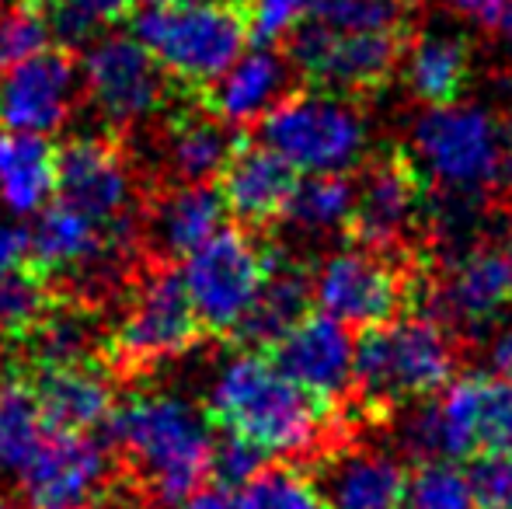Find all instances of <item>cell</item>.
Returning <instances> with one entry per match:
<instances>
[{
  "label": "cell",
  "instance_id": "obj_48",
  "mask_svg": "<svg viewBox=\"0 0 512 509\" xmlns=\"http://www.w3.org/2000/svg\"><path fill=\"white\" fill-rule=\"evenodd\" d=\"M0 509H18V506H14V503H11V499H7V496H0Z\"/></svg>",
  "mask_w": 512,
  "mask_h": 509
},
{
  "label": "cell",
  "instance_id": "obj_15",
  "mask_svg": "<svg viewBox=\"0 0 512 509\" xmlns=\"http://www.w3.org/2000/svg\"><path fill=\"white\" fill-rule=\"evenodd\" d=\"M112 450L91 433H49L21 471L25 509H105L119 489Z\"/></svg>",
  "mask_w": 512,
  "mask_h": 509
},
{
  "label": "cell",
  "instance_id": "obj_22",
  "mask_svg": "<svg viewBox=\"0 0 512 509\" xmlns=\"http://www.w3.org/2000/svg\"><path fill=\"white\" fill-rule=\"evenodd\" d=\"M14 370V367H11ZM35 387L49 433H91L115 412V377L102 363L18 370Z\"/></svg>",
  "mask_w": 512,
  "mask_h": 509
},
{
  "label": "cell",
  "instance_id": "obj_7",
  "mask_svg": "<svg viewBox=\"0 0 512 509\" xmlns=\"http://www.w3.org/2000/svg\"><path fill=\"white\" fill-rule=\"evenodd\" d=\"M509 140L492 112L478 105H439L411 126V157L425 182L460 203L481 199L502 178Z\"/></svg>",
  "mask_w": 512,
  "mask_h": 509
},
{
  "label": "cell",
  "instance_id": "obj_18",
  "mask_svg": "<svg viewBox=\"0 0 512 509\" xmlns=\"http://www.w3.org/2000/svg\"><path fill=\"white\" fill-rule=\"evenodd\" d=\"M265 356L293 384H300L328 405H345L352 398L356 342L349 339V328L328 314H307L276 346L265 349Z\"/></svg>",
  "mask_w": 512,
  "mask_h": 509
},
{
  "label": "cell",
  "instance_id": "obj_21",
  "mask_svg": "<svg viewBox=\"0 0 512 509\" xmlns=\"http://www.w3.org/2000/svg\"><path fill=\"white\" fill-rule=\"evenodd\" d=\"M310 468L331 509H401L405 503L408 475L384 450L342 443Z\"/></svg>",
  "mask_w": 512,
  "mask_h": 509
},
{
  "label": "cell",
  "instance_id": "obj_41",
  "mask_svg": "<svg viewBox=\"0 0 512 509\" xmlns=\"http://www.w3.org/2000/svg\"><path fill=\"white\" fill-rule=\"evenodd\" d=\"M492 367H495V374L512 377V325H506L499 335H495V342H492Z\"/></svg>",
  "mask_w": 512,
  "mask_h": 509
},
{
  "label": "cell",
  "instance_id": "obj_1",
  "mask_svg": "<svg viewBox=\"0 0 512 509\" xmlns=\"http://www.w3.org/2000/svg\"><path fill=\"white\" fill-rule=\"evenodd\" d=\"M206 415L216 429L244 436L290 464H314L349 440L345 405L314 398L265 353H241L223 363Z\"/></svg>",
  "mask_w": 512,
  "mask_h": 509
},
{
  "label": "cell",
  "instance_id": "obj_33",
  "mask_svg": "<svg viewBox=\"0 0 512 509\" xmlns=\"http://www.w3.org/2000/svg\"><path fill=\"white\" fill-rule=\"evenodd\" d=\"M401 509H474L467 471L457 461H422L408 475Z\"/></svg>",
  "mask_w": 512,
  "mask_h": 509
},
{
  "label": "cell",
  "instance_id": "obj_38",
  "mask_svg": "<svg viewBox=\"0 0 512 509\" xmlns=\"http://www.w3.org/2000/svg\"><path fill=\"white\" fill-rule=\"evenodd\" d=\"M310 0H248V18H251V39L258 46L290 39L293 28L307 18Z\"/></svg>",
  "mask_w": 512,
  "mask_h": 509
},
{
  "label": "cell",
  "instance_id": "obj_34",
  "mask_svg": "<svg viewBox=\"0 0 512 509\" xmlns=\"http://www.w3.org/2000/svg\"><path fill=\"white\" fill-rule=\"evenodd\" d=\"M49 35H53V25L49 18H42L39 7L18 0L14 7L0 11V74L46 53Z\"/></svg>",
  "mask_w": 512,
  "mask_h": 509
},
{
  "label": "cell",
  "instance_id": "obj_5",
  "mask_svg": "<svg viewBox=\"0 0 512 509\" xmlns=\"http://www.w3.org/2000/svg\"><path fill=\"white\" fill-rule=\"evenodd\" d=\"M136 39L185 95L213 88L241 60L248 42H255L248 0H182L147 7L136 18Z\"/></svg>",
  "mask_w": 512,
  "mask_h": 509
},
{
  "label": "cell",
  "instance_id": "obj_37",
  "mask_svg": "<svg viewBox=\"0 0 512 509\" xmlns=\"http://www.w3.org/2000/svg\"><path fill=\"white\" fill-rule=\"evenodd\" d=\"M474 509H512V454H481L467 468Z\"/></svg>",
  "mask_w": 512,
  "mask_h": 509
},
{
  "label": "cell",
  "instance_id": "obj_30",
  "mask_svg": "<svg viewBox=\"0 0 512 509\" xmlns=\"http://www.w3.org/2000/svg\"><path fill=\"white\" fill-rule=\"evenodd\" d=\"M352 206H356V185L345 175H310L297 185L283 220L310 234L345 231Z\"/></svg>",
  "mask_w": 512,
  "mask_h": 509
},
{
  "label": "cell",
  "instance_id": "obj_20",
  "mask_svg": "<svg viewBox=\"0 0 512 509\" xmlns=\"http://www.w3.org/2000/svg\"><path fill=\"white\" fill-rule=\"evenodd\" d=\"M77 98V60L67 46L0 74V123L18 133H53L70 119Z\"/></svg>",
  "mask_w": 512,
  "mask_h": 509
},
{
  "label": "cell",
  "instance_id": "obj_29",
  "mask_svg": "<svg viewBox=\"0 0 512 509\" xmlns=\"http://www.w3.org/2000/svg\"><path fill=\"white\" fill-rule=\"evenodd\" d=\"M56 300L60 293H56L53 279L32 258L0 269V342L4 346L18 342Z\"/></svg>",
  "mask_w": 512,
  "mask_h": 509
},
{
  "label": "cell",
  "instance_id": "obj_27",
  "mask_svg": "<svg viewBox=\"0 0 512 509\" xmlns=\"http://www.w3.org/2000/svg\"><path fill=\"white\" fill-rule=\"evenodd\" d=\"M471 70V46L457 32H425L405 53V84L429 109L464 102L471 88Z\"/></svg>",
  "mask_w": 512,
  "mask_h": 509
},
{
  "label": "cell",
  "instance_id": "obj_11",
  "mask_svg": "<svg viewBox=\"0 0 512 509\" xmlns=\"http://www.w3.org/2000/svg\"><path fill=\"white\" fill-rule=\"evenodd\" d=\"M290 63L314 91L359 102L384 91L405 56V32H328L314 21H300L290 35Z\"/></svg>",
  "mask_w": 512,
  "mask_h": 509
},
{
  "label": "cell",
  "instance_id": "obj_46",
  "mask_svg": "<svg viewBox=\"0 0 512 509\" xmlns=\"http://www.w3.org/2000/svg\"><path fill=\"white\" fill-rule=\"evenodd\" d=\"M147 7H168V4H182V0H143Z\"/></svg>",
  "mask_w": 512,
  "mask_h": 509
},
{
  "label": "cell",
  "instance_id": "obj_40",
  "mask_svg": "<svg viewBox=\"0 0 512 509\" xmlns=\"http://www.w3.org/2000/svg\"><path fill=\"white\" fill-rule=\"evenodd\" d=\"M450 11L464 14V18L478 21V25H499L506 14L509 0H443Z\"/></svg>",
  "mask_w": 512,
  "mask_h": 509
},
{
  "label": "cell",
  "instance_id": "obj_19",
  "mask_svg": "<svg viewBox=\"0 0 512 509\" xmlns=\"http://www.w3.org/2000/svg\"><path fill=\"white\" fill-rule=\"evenodd\" d=\"M297 185V168L248 133H241L230 161L216 175L223 206L248 231H269L276 220H283Z\"/></svg>",
  "mask_w": 512,
  "mask_h": 509
},
{
  "label": "cell",
  "instance_id": "obj_31",
  "mask_svg": "<svg viewBox=\"0 0 512 509\" xmlns=\"http://www.w3.org/2000/svg\"><path fill=\"white\" fill-rule=\"evenodd\" d=\"M234 509H331L314 475L300 464H265L248 485L237 489Z\"/></svg>",
  "mask_w": 512,
  "mask_h": 509
},
{
  "label": "cell",
  "instance_id": "obj_45",
  "mask_svg": "<svg viewBox=\"0 0 512 509\" xmlns=\"http://www.w3.org/2000/svg\"><path fill=\"white\" fill-rule=\"evenodd\" d=\"M119 492H122V485L115 489V496L108 499V506L105 509H154V506H143V503H129V506H115V499H119Z\"/></svg>",
  "mask_w": 512,
  "mask_h": 509
},
{
  "label": "cell",
  "instance_id": "obj_6",
  "mask_svg": "<svg viewBox=\"0 0 512 509\" xmlns=\"http://www.w3.org/2000/svg\"><path fill=\"white\" fill-rule=\"evenodd\" d=\"M401 443L422 461H474L512 454V377L467 374L401 426Z\"/></svg>",
  "mask_w": 512,
  "mask_h": 509
},
{
  "label": "cell",
  "instance_id": "obj_28",
  "mask_svg": "<svg viewBox=\"0 0 512 509\" xmlns=\"http://www.w3.org/2000/svg\"><path fill=\"white\" fill-rule=\"evenodd\" d=\"M49 440V426L35 387L25 374L11 370L0 377V475H18Z\"/></svg>",
  "mask_w": 512,
  "mask_h": 509
},
{
  "label": "cell",
  "instance_id": "obj_13",
  "mask_svg": "<svg viewBox=\"0 0 512 509\" xmlns=\"http://www.w3.org/2000/svg\"><path fill=\"white\" fill-rule=\"evenodd\" d=\"M81 77L91 105L115 136L161 116L175 88L161 63L147 53V46L129 35H105L91 42L81 63Z\"/></svg>",
  "mask_w": 512,
  "mask_h": 509
},
{
  "label": "cell",
  "instance_id": "obj_25",
  "mask_svg": "<svg viewBox=\"0 0 512 509\" xmlns=\"http://www.w3.org/2000/svg\"><path fill=\"white\" fill-rule=\"evenodd\" d=\"M286 84H290V63L272 49H255L244 53L213 88L196 98L227 126H251L283 102Z\"/></svg>",
  "mask_w": 512,
  "mask_h": 509
},
{
  "label": "cell",
  "instance_id": "obj_35",
  "mask_svg": "<svg viewBox=\"0 0 512 509\" xmlns=\"http://www.w3.org/2000/svg\"><path fill=\"white\" fill-rule=\"evenodd\" d=\"M133 11V0H56L49 4V25L63 46L88 42L98 28L115 25Z\"/></svg>",
  "mask_w": 512,
  "mask_h": 509
},
{
  "label": "cell",
  "instance_id": "obj_2",
  "mask_svg": "<svg viewBox=\"0 0 512 509\" xmlns=\"http://www.w3.org/2000/svg\"><path fill=\"white\" fill-rule=\"evenodd\" d=\"M105 426L115 475L143 506H178L209 478L213 422L178 394H129Z\"/></svg>",
  "mask_w": 512,
  "mask_h": 509
},
{
  "label": "cell",
  "instance_id": "obj_36",
  "mask_svg": "<svg viewBox=\"0 0 512 509\" xmlns=\"http://www.w3.org/2000/svg\"><path fill=\"white\" fill-rule=\"evenodd\" d=\"M265 461L269 454L251 440L237 433H220V440H213V457H209V482L213 489L234 492L248 485L265 468Z\"/></svg>",
  "mask_w": 512,
  "mask_h": 509
},
{
  "label": "cell",
  "instance_id": "obj_3",
  "mask_svg": "<svg viewBox=\"0 0 512 509\" xmlns=\"http://www.w3.org/2000/svg\"><path fill=\"white\" fill-rule=\"evenodd\" d=\"M457 374V342L446 325L429 314L408 311L405 318L366 328L356 342V381L352 398L359 419L384 422L394 408L422 405L443 394Z\"/></svg>",
  "mask_w": 512,
  "mask_h": 509
},
{
  "label": "cell",
  "instance_id": "obj_39",
  "mask_svg": "<svg viewBox=\"0 0 512 509\" xmlns=\"http://www.w3.org/2000/svg\"><path fill=\"white\" fill-rule=\"evenodd\" d=\"M25 258H32V234L25 227L0 224V269L25 262Z\"/></svg>",
  "mask_w": 512,
  "mask_h": 509
},
{
  "label": "cell",
  "instance_id": "obj_32",
  "mask_svg": "<svg viewBox=\"0 0 512 509\" xmlns=\"http://www.w3.org/2000/svg\"><path fill=\"white\" fill-rule=\"evenodd\" d=\"M307 21L328 32H405L401 0H310Z\"/></svg>",
  "mask_w": 512,
  "mask_h": 509
},
{
  "label": "cell",
  "instance_id": "obj_12",
  "mask_svg": "<svg viewBox=\"0 0 512 509\" xmlns=\"http://www.w3.org/2000/svg\"><path fill=\"white\" fill-rule=\"evenodd\" d=\"M269 248L241 227H220L196 255L185 258V286L206 335L230 339L269 276Z\"/></svg>",
  "mask_w": 512,
  "mask_h": 509
},
{
  "label": "cell",
  "instance_id": "obj_43",
  "mask_svg": "<svg viewBox=\"0 0 512 509\" xmlns=\"http://www.w3.org/2000/svg\"><path fill=\"white\" fill-rule=\"evenodd\" d=\"M499 28H502V35H506V42H509V84H512V0H509L506 14H502Z\"/></svg>",
  "mask_w": 512,
  "mask_h": 509
},
{
  "label": "cell",
  "instance_id": "obj_4",
  "mask_svg": "<svg viewBox=\"0 0 512 509\" xmlns=\"http://www.w3.org/2000/svg\"><path fill=\"white\" fill-rule=\"evenodd\" d=\"M209 339L178 265L143 258L108 328L102 363L115 381H140Z\"/></svg>",
  "mask_w": 512,
  "mask_h": 509
},
{
  "label": "cell",
  "instance_id": "obj_23",
  "mask_svg": "<svg viewBox=\"0 0 512 509\" xmlns=\"http://www.w3.org/2000/svg\"><path fill=\"white\" fill-rule=\"evenodd\" d=\"M314 304V272L304 262L286 258L283 248H269V276H265L262 290H258L255 304L248 307V314L241 318V325L234 328L230 342L248 346L265 353L269 346H276L293 325L310 314Z\"/></svg>",
  "mask_w": 512,
  "mask_h": 509
},
{
  "label": "cell",
  "instance_id": "obj_42",
  "mask_svg": "<svg viewBox=\"0 0 512 509\" xmlns=\"http://www.w3.org/2000/svg\"><path fill=\"white\" fill-rule=\"evenodd\" d=\"M182 509H234L230 496L223 489H206V492H196L192 499H185Z\"/></svg>",
  "mask_w": 512,
  "mask_h": 509
},
{
  "label": "cell",
  "instance_id": "obj_47",
  "mask_svg": "<svg viewBox=\"0 0 512 509\" xmlns=\"http://www.w3.org/2000/svg\"><path fill=\"white\" fill-rule=\"evenodd\" d=\"M21 4H32V7H49V4H56V0H21Z\"/></svg>",
  "mask_w": 512,
  "mask_h": 509
},
{
  "label": "cell",
  "instance_id": "obj_44",
  "mask_svg": "<svg viewBox=\"0 0 512 509\" xmlns=\"http://www.w3.org/2000/svg\"><path fill=\"white\" fill-rule=\"evenodd\" d=\"M502 182H506V196L512 203V136H509V147H506V164H502Z\"/></svg>",
  "mask_w": 512,
  "mask_h": 509
},
{
  "label": "cell",
  "instance_id": "obj_17",
  "mask_svg": "<svg viewBox=\"0 0 512 509\" xmlns=\"http://www.w3.org/2000/svg\"><path fill=\"white\" fill-rule=\"evenodd\" d=\"M223 196L216 185L199 182H168L157 185L143 199L140 213V252L150 262L178 265L220 231L223 224Z\"/></svg>",
  "mask_w": 512,
  "mask_h": 509
},
{
  "label": "cell",
  "instance_id": "obj_14",
  "mask_svg": "<svg viewBox=\"0 0 512 509\" xmlns=\"http://www.w3.org/2000/svg\"><path fill=\"white\" fill-rule=\"evenodd\" d=\"M425 213V175L418 161L401 147L380 150L366 164L356 185V206L349 217V241L366 252L401 255L415 238Z\"/></svg>",
  "mask_w": 512,
  "mask_h": 509
},
{
  "label": "cell",
  "instance_id": "obj_9",
  "mask_svg": "<svg viewBox=\"0 0 512 509\" xmlns=\"http://www.w3.org/2000/svg\"><path fill=\"white\" fill-rule=\"evenodd\" d=\"M425 297V276L411 255H380L366 248H345L328 255L314 272V300L321 314L345 328H377L401 311H415Z\"/></svg>",
  "mask_w": 512,
  "mask_h": 509
},
{
  "label": "cell",
  "instance_id": "obj_26",
  "mask_svg": "<svg viewBox=\"0 0 512 509\" xmlns=\"http://www.w3.org/2000/svg\"><path fill=\"white\" fill-rule=\"evenodd\" d=\"M60 182V147L42 133H0V203L11 213L46 210Z\"/></svg>",
  "mask_w": 512,
  "mask_h": 509
},
{
  "label": "cell",
  "instance_id": "obj_8",
  "mask_svg": "<svg viewBox=\"0 0 512 509\" xmlns=\"http://www.w3.org/2000/svg\"><path fill=\"white\" fill-rule=\"evenodd\" d=\"M258 140L307 175H345L363 161L366 123L356 102L328 91H297L258 119Z\"/></svg>",
  "mask_w": 512,
  "mask_h": 509
},
{
  "label": "cell",
  "instance_id": "obj_16",
  "mask_svg": "<svg viewBox=\"0 0 512 509\" xmlns=\"http://www.w3.org/2000/svg\"><path fill=\"white\" fill-rule=\"evenodd\" d=\"M425 304L457 335H485L512 311V255L506 245L467 248L446 262L439 283H425Z\"/></svg>",
  "mask_w": 512,
  "mask_h": 509
},
{
  "label": "cell",
  "instance_id": "obj_10",
  "mask_svg": "<svg viewBox=\"0 0 512 509\" xmlns=\"http://www.w3.org/2000/svg\"><path fill=\"white\" fill-rule=\"evenodd\" d=\"M56 199L74 206L102 231L140 245L143 199L136 189V164L122 136H81L60 147Z\"/></svg>",
  "mask_w": 512,
  "mask_h": 509
},
{
  "label": "cell",
  "instance_id": "obj_24",
  "mask_svg": "<svg viewBox=\"0 0 512 509\" xmlns=\"http://www.w3.org/2000/svg\"><path fill=\"white\" fill-rule=\"evenodd\" d=\"M241 133L227 129L223 119H216L203 102H192L185 109L171 112L164 123V168L171 182L199 185L216 182L223 164L230 161Z\"/></svg>",
  "mask_w": 512,
  "mask_h": 509
}]
</instances>
